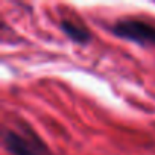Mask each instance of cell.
<instances>
[{
	"instance_id": "obj_2",
	"label": "cell",
	"mask_w": 155,
	"mask_h": 155,
	"mask_svg": "<svg viewBox=\"0 0 155 155\" xmlns=\"http://www.w3.org/2000/svg\"><path fill=\"white\" fill-rule=\"evenodd\" d=\"M3 143L6 150L11 155H43L41 152L35 150L31 141H28L25 137L14 131H6L3 137Z\"/></svg>"
},
{
	"instance_id": "obj_3",
	"label": "cell",
	"mask_w": 155,
	"mask_h": 155,
	"mask_svg": "<svg viewBox=\"0 0 155 155\" xmlns=\"http://www.w3.org/2000/svg\"><path fill=\"white\" fill-rule=\"evenodd\" d=\"M59 26H61L62 32H64L71 41H74V43H78V44H87V43H90V40H91L90 31H88L85 26L76 23V21H73V20L64 18Z\"/></svg>"
},
{
	"instance_id": "obj_1",
	"label": "cell",
	"mask_w": 155,
	"mask_h": 155,
	"mask_svg": "<svg viewBox=\"0 0 155 155\" xmlns=\"http://www.w3.org/2000/svg\"><path fill=\"white\" fill-rule=\"evenodd\" d=\"M111 32L122 40L137 43V44H155V26L137 20V18H123L116 21L111 26Z\"/></svg>"
}]
</instances>
